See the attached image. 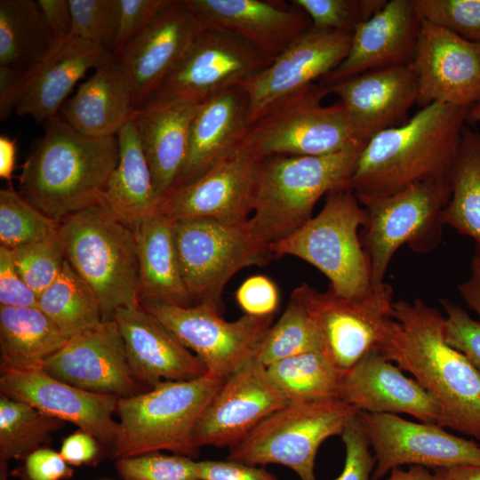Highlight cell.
Returning a JSON list of instances; mask_svg holds the SVG:
<instances>
[{
  "mask_svg": "<svg viewBox=\"0 0 480 480\" xmlns=\"http://www.w3.org/2000/svg\"><path fill=\"white\" fill-rule=\"evenodd\" d=\"M379 353L410 373L440 405L444 427L480 440V371L444 338V315L420 299L393 303Z\"/></svg>",
  "mask_w": 480,
  "mask_h": 480,
  "instance_id": "obj_1",
  "label": "cell"
},
{
  "mask_svg": "<svg viewBox=\"0 0 480 480\" xmlns=\"http://www.w3.org/2000/svg\"><path fill=\"white\" fill-rule=\"evenodd\" d=\"M469 110L433 103L407 122L378 132L342 188L353 190L362 202L421 182H449Z\"/></svg>",
  "mask_w": 480,
  "mask_h": 480,
  "instance_id": "obj_2",
  "label": "cell"
},
{
  "mask_svg": "<svg viewBox=\"0 0 480 480\" xmlns=\"http://www.w3.org/2000/svg\"><path fill=\"white\" fill-rule=\"evenodd\" d=\"M44 134L21 166L20 194L60 223L100 204L117 165L116 136L81 134L59 116L48 120Z\"/></svg>",
  "mask_w": 480,
  "mask_h": 480,
  "instance_id": "obj_3",
  "label": "cell"
},
{
  "mask_svg": "<svg viewBox=\"0 0 480 480\" xmlns=\"http://www.w3.org/2000/svg\"><path fill=\"white\" fill-rule=\"evenodd\" d=\"M368 142V141H367ZM367 142L319 156L271 155L259 159L249 223L269 246L312 218L316 202L342 188Z\"/></svg>",
  "mask_w": 480,
  "mask_h": 480,
  "instance_id": "obj_4",
  "label": "cell"
},
{
  "mask_svg": "<svg viewBox=\"0 0 480 480\" xmlns=\"http://www.w3.org/2000/svg\"><path fill=\"white\" fill-rule=\"evenodd\" d=\"M64 258L94 292L103 321L118 308L140 305L139 263L133 230L101 204L60 223Z\"/></svg>",
  "mask_w": 480,
  "mask_h": 480,
  "instance_id": "obj_5",
  "label": "cell"
},
{
  "mask_svg": "<svg viewBox=\"0 0 480 480\" xmlns=\"http://www.w3.org/2000/svg\"><path fill=\"white\" fill-rule=\"evenodd\" d=\"M225 379L206 373L197 379L162 381L130 397H119L121 433L112 458L169 451L192 459L199 454L192 437L202 413Z\"/></svg>",
  "mask_w": 480,
  "mask_h": 480,
  "instance_id": "obj_6",
  "label": "cell"
},
{
  "mask_svg": "<svg viewBox=\"0 0 480 480\" xmlns=\"http://www.w3.org/2000/svg\"><path fill=\"white\" fill-rule=\"evenodd\" d=\"M366 212L353 190L327 194L320 212L287 237L270 245L275 257L291 255L313 265L330 280V289L351 299L365 297L372 286L358 230Z\"/></svg>",
  "mask_w": 480,
  "mask_h": 480,
  "instance_id": "obj_7",
  "label": "cell"
},
{
  "mask_svg": "<svg viewBox=\"0 0 480 480\" xmlns=\"http://www.w3.org/2000/svg\"><path fill=\"white\" fill-rule=\"evenodd\" d=\"M359 412L340 397L287 403L230 447L227 459L255 466L283 465L300 480H316L315 460L320 445L340 436Z\"/></svg>",
  "mask_w": 480,
  "mask_h": 480,
  "instance_id": "obj_8",
  "label": "cell"
},
{
  "mask_svg": "<svg viewBox=\"0 0 480 480\" xmlns=\"http://www.w3.org/2000/svg\"><path fill=\"white\" fill-rule=\"evenodd\" d=\"M328 94L314 83L279 101L249 126L243 143L261 158L326 156L367 142L340 102L321 104Z\"/></svg>",
  "mask_w": 480,
  "mask_h": 480,
  "instance_id": "obj_9",
  "label": "cell"
},
{
  "mask_svg": "<svg viewBox=\"0 0 480 480\" xmlns=\"http://www.w3.org/2000/svg\"><path fill=\"white\" fill-rule=\"evenodd\" d=\"M181 275L193 301L220 312L224 287L239 270L264 266L274 258L270 246L253 232L249 220L226 224L210 219L172 223Z\"/></svg>",
  "mask_w": 480,
  "mask_h": 480,
  "instance_id": "obj_10",
  "label": "cell"
},
{
  "mask_svg": "<svg viewBox=\"0 0 480 480\" xmlns=\"http://www.w3.org/2000/svg\"><path fill=\"white\" fill-rule=\"evenodd\" d=\"M449 196V182L426 181L360 202L366 212L360 239L372 287L384 283L388 267L403 244L418 253L438 245L444 226L442 212Z\"/></svg>",
  "mask_w": 480,
  "mask_h": 480,
  "instance_id": "obj_11",
  "label": "cell"
},
{
  "mask_svg": "<svg viewBox=\"0 0 480 480\" xmlns=\"http://www.w3.org/2000/svg\"><path fill=\"white\" fill-rule=\"evenodd\" d=\"M291 297L299 300L314 321L321 352L339 372L348 371L364 356L379 352L394 322L393 288L382 283L361 299L319 292L307 283Z\"/></svg>",
  "mask_w": 480,
  "mask_h": 480,
  "instance_id": "obj_12",
  "label": "cell"
},
{
  "mask_svg": "<svg viewBox=\"0 0 480 480\" xmlns=\"http://www.w3.org/2000/svg\"><path fill=\"white\" fill-rule=\"evenodd\" d=\"M140 304L202 360L208 373L225 380L255 356L274 318L244 315L228 322L210 304Z\"/></svg>",
  "mask_w": 480,
  "mask_h": 480,
  "instance_id": "obj_13",
  "label": "cell"
},
{
  "mask_svg": "<svg viewBox=\"0 0 480 480\" xmlns=\"http://www.w3.org/2000/svg\"><path fill=\"white\" fill-rule=\"evenodd\" d=\"M272 61L240 37L204 28L149 100L201 105L217 93L240 84Z\"/></svg>",
  "mask_w": 480,
  "mask_h": 480,
  "instance_id": "obj_14",
  "label": "cell"
},
{
  "mask_svg": "<svg viewBox=\"0 0 480 480\" xmlns=\"http://www.w3.org/2000/svg\"><path fill=\"white\" fill-rule=\"evenodd\" d=\"M359 416L375 459L372 480H380L403 465L433 469L480 465V445L441 426L396 414L360 412Z\"/></svg>",
  "mask_w": 480,
  "mask_h": 480,
  "instance_id": "obj_15",
  "label": "cell"
},
{
  "mask_svg": "<svg viewBox=\"0 0 480 480\" xmlns=\"http://www.w3.org/2000/svg\"><path fill=\"white\" fill-rule=\"evenodd\" d=\"M259 159L242 142L204 175L172 189L160 212L172 223L196 219L246 222L252 212Z\"/></svg>",
  "mask_w": 480,
  "mask_h": 480,
  "instance_id": "obj_16",
  "label": "cell"
},
{
  "mask_svg": "<svg viewBox=\"0 0 480 480\" xmlns=\"http://www.w3.org/2000/svg\"><path fill=\"white\" fill-rule=\"evenodd\" d=\"M267 367L255 356L228 377L193 432V444L232 447L263 420L287 404Z\"/></svg>",
  "mask_w": 480,
  "mask_h": 480,
  "instance_id": "obj_17",
  "label": "cell"
},
{
  "mask_svg": "<svg viewBox=\"0 0 480 480\" xmlns=\"http://www.w3.org/2000/svg\"><path fill=\"white\" fill-rule=\"evenodd\" d=\"M352 33L311 28L271 64L243 81L249 97V126L275 104L320 80L346 58Z\"/></svg>",
  "mask_w": 480,
  "mask_h": 480,
  "instance_id": "obj_18",
  "label": "cell"
},
{
  "mask_svg": "<svg viewBox=\"0 0 480 480\" xmlns=\"http://www.w3.org/2000/svg\"><path fill=\"white\" fill-rule=\"evenodd\" d=\"M410 65L420 108L443 103L471 109L480 102V43L421 20Z\"/></svg>",
  "mask_w": 480,
  "mask_h": 480,
  "instance_id": "obj_19",
  "label": "cell"
},
{
  "mask_svg": "<svg viewBox=\"0 0 480 480\" xmlns=\"http://www.w3.org/2000/svg\"><path fill=\"white\" fill-rule=\"evenodd\" d=\"M0 372V394L75 424L93 436L112 457L121 433L119 421L113 418L118 396L83 390L44 370Z\"/></svg>",
  "mask_w": 480,
  "mask_h": 480,
  "instance_id": "obj_20",
  "label": "cell"
},
{
  "mask_svg": "<svg viewBox=\"0 0 480 480\" xmlns=\"http://www.w3.org/2000/svg\"><path fill=\"white\" fill-rule=\"evenodd\" d=\"M203 30L184 0H173L115 54L129 80L133 110L156 92Z\"/></svg>",
  "mask_w": 480,
  "mask_h": 480,
  "instance_id": "obj_21",
  "label": "cell"
},
{
  "mask_svg": "<svg viewBox=\"0 0 480 480\" xmlns=\"http://www.w3.org/2000/svg\"><path fill=\"white\" fill-rule=\"evenodd\" d=\"M44 371L85 391L130 397L147 391L133 377L115 320L70 338Z\"/></svg>",
  "mask_w": 480,
  "mask_h": 480,
  "instance_id": "obj_22",
  "label": "cell"
},
{
  "mask_svg": "<svg viewBox=\"0 0 480 480\" xmlns=\"http://www.w3.org/2000/svg\"><path fill=\"white\" fill-rule=\"evenodd\" d=\"M202 27L240 37L271 60L312 28L309 16L291 1L184 0Z\"/></svg>",
  "mask_w": 480,
  "mask_h": 480,
  "instance_id": "obj_23",
  "label": "cell"
},
{
  "mask_svg": "<svg viewBox=\"0 0 480 480\" xmlns=\"http://www.w3.org/2000/svg\"><path fill=\"white\" fill-rule=\"evenodd\" d=\"M339 396L359 412L404 413L444 428L441 407L434 397L376 351L340 375Z\"/></svg>",
  "mask_w": 480,
  "mask_h": 480,
  "instance_id": "obj_24",
  "label": "cell"
},
{
  "mask_svg": "<svg viewBox=\"0 0 480 480\" xmlns=\"http://www.w3.org/2000/svg\"><path fill=\"white\" fill-rule=\"evenodd\" d=\"M420 24L412 0L388 1L381 10L355 28L346 58L320 84L329 86L368 71L410 65Z\"/></svg>",
  "mask_w": 480,
  "mask_h": 480,
  "instance_id": "obj_25",
  "label": "cell"
},
{
  "mask_svg": "<svg viewBox=\"0 0 480 480\" xmlns=\"http://www.w3.org/2000/svg\"><path fill=\"white\" fill-rule=\"evenodd\" d=\"M114 320L132 373L148 390L162 381L190 380L208 373L202 360L140 304L118 308Z\"/></svg>",
  "mask_w": 480,
  "mask_h": 480,
  "instance_id": "obj_26",
  "label": "cell"
},
{
  "mask_svg": "<svg viewBox=\"0 0 480 480\" xmlns=\"http://www.w3.org/2000/svg\"><path fill=\"white\" fill-rule=\"evenodd\" d=\"M326 87L329 94L340 98L367 141L378 132L396 126L418 96L411 65L368 71Z\"/></svg>",
  "mask_w": 480,
  "mask_h": 480,
  "instance_id": "obj_27",
  "label": "cell"
},
{
  "mask_svg": "<svg viewBox=\"0 0 480 480\" xmlns=\"http://www.w3.org/2000/svg\"><path fill=\"white\" fill-rule=\"evenodd\" d=\"M114 57V53L76 37L57 43L21 83L14 101L16 114L29 116L38 123L47 122L58 116L68 93L87 70Z\"/></svg>",
  "mask_w": 480,
  "mask_h": 480,
  "instance_id": "obj_28",
  "label": "cell"
},
{
  "mask_svg": "<svg viewBox=\"0 0 480 480\" xmlns=\"http://www.w3.org/2000/svg\"><path fill=\"white\" fill-rule=\"evenodd\" d=\"M249 97L240 84L199 105L189 130L186 159L174 188L204 175L243 142L249 128Z\"/></svg>",
  "mask_w": 480,
  "mask_h": 480,
  "instance_id": "obj_29",
  "label": "cell"
},
{
  "mask_svg": "<svg viewBox=\"0 0 480 480\" xmlns=\"http://www.w3.org/2000/svg\"><path fill=\"white\" fill-rule=\"evenodd\" d=\"M199 105L152 99L132 110L134 124L153 184L162 201L174 188L188 149L189 130Z\"/></svg>",
  "mask_w": 480,
  "mask_h": 480,
  "instance_id": "obj_30",
  "label": "cell"
},
{
  "mask_svg": "<svg viewBox=\"0 0 480 480\" xmlns=\"http://www.w3.org/2000/svg\"><path fill=\"white\" fill-rule=\"evenodd\" d=\"M132 110L131 85L115 56L95 68L58 116L83 135L106 138L116 136Z\"/></svg>",
  "mask_w": 480,
  "mask_h": 480,
  "instance_id": "obj_31",
  "label": "cell"
},
{
  "mask_svg": "<svg viewBox=\"0 0 480 480\" xmlns=\"http://www.w3.org/2000/svg\"><path fill=\"white\" fill-rule=\"evenodd\" d=\"M132 230L139 263L140 303L194 306L181 275L172 223L159 211L137 223Z\"/></svg>",
  "mask_w": 480,
  "mask_h": 480,
  "instance_id": "obj_32",
  "label": "cell"
},
{
  "mask_svg": "<svg viewBox=\"0 0 480 480\" xmlns=\"http://www.w3.org/2000/svg\"><path fill=\"white\" fill-rule=\"evenodd\" d=\"M116 138L118 163L100 204L132 228L158 212L162 199L156 192L147 158L131 120L120 129Z\"/></svg>",
  "mask_w": 480,
  "mask_h": 480,
  "instance_id": "obj_33",
  "label": "cell"
},
{
  "mask_svg": "<svg viewBox=\"0 0 480 480\" xmlns=\"http://www.w3.org/2000/svg\"><path fill=\"white\" fill-rule=\"evenodd\" d=\"M56 44L37 1H0V67L12 72L17 93Z\"/></svg>",
  "mask_w": 480,
  "mask_h": 480,
  "instance_id": "obj_34",
  "label": "cell"
},
{
  "mask_svg": "<svg viewBox=\"0 0 480 480\" xmlns=\"http://www.w3.org/2000/svg\"><path fill=\"white\" fill-rule=\"evenodd\" d=\"M68 340L38 308L0 305V369L44 370Z\"/></svg>",
  "mask_w": 480,
  "mask_h": 480,
  "instance_id": "obj_35",
  "label": "cell"
},
{
  "mask_svg": "<svg viewBox=\"0 0 480 480\" xmlns=\"http://www.w3.org/2000/svg\"><path fill=\"white\" fill-rule=\"evenodd\" d=\"M449 186L442 222L472 238L480 251V132L464 128Z\"/></svg>",
  "mask_w": 480,
  "mask_h": 480,
  "instance_id": "obj_36",
  "label": "cell"
},
{
  "mask_svg": "<svg viewBox=\"0 0 480 480\" xmlns=\"http://www.w3.org/2000/svg\"><path fill=\"white\" fill-rule=\"evenodd\" d=\"M37 304L69 339L104 322L94 292L66 260L59 276L38 295Z\"/></svg>",
  "mask_w": 480,
  "mask_h": 480,
  "instance_id": "obj_37",
  "label": "cell"
},
{
  "mask_svg": "<svg viewBox=\"0 0 480 480\" xmlns=\"http://www.w3.org/2000/svg\"><path fill=\"white\" fill-rule=\"evenodd\" d=\"M65 421L0 394V460H24L44 448Z\"/></svg>",
  "mask_w": 480,
  "mask_h": 480,
  "instance_id": "obj_38",
  "label": "cell"
},
{
  "mask_svg": "<svg viewBox=\"0 0 480 480\" xmlns=\"http://www.w3.org/2000/svg\"><path fill=\"white\" fill-rule=\"evenodd\" d=\"M267 370L288 403L340 397V375L321 351L280 360Z\"/></svg>",
  "mask_w": 480,
  "mask_h": 480,
  "instance_id": "obj_39",
  "label": "cell"
},
{
  "mask_svg": "<svg viewBox=\"0 0 480 480\" xmlns=\"http://www.w3.org/2000/svg\"><path fill=\"white\" fill-rule=\"evenodd\" d=\"M312 351H321L316 324L303 305L290 297L281 317L265 335L255 357L268 367L280 360Z\"/></svg>",
  "mask_w": 480,
  "mask_h": 480,
  "instance_id": "obj_40",
  "label": "cell"
},
{
  "mask_svg": "<svg viewBox=\"0 0 480 480\" xmlns=\"http://www.w3.org/2000/svg\"><path fill=\"white\" fill-rule=\"evenodd\" d=\"M49 218L12 187L0 190V243L10 250L59 233Z\"/></svg>",
  "mask_w": 480,
  "mask_h": 480,
  "instance_id": "obj_41",
  "label": "cell"
},
{
  "mask_svg": "<svg viewBox=\"0 0 480 480\" xmlns=\"http://www.w3.org/2000/svg\"><path fill=\"white\" fill-rule=\"evenodd\" d=\"M11 251L17 271L37 296L59 276L65 261L59 233Z\"/></svg>",
  "mask_w": 480,
  "mask_h": 480,
  "instance_id": "obj_42",
  "label": "cell"
},
{
  "mask_svg": "<svg viewBox=\"0 0 480 480\" xmlns=\"http://www.w3.org/2000/svg\"><path fill=\"white\" fill-rule=\"evenodd\" d=\"M71 37L92 43L115 53L118 27L117 0H68Z\"/></svg>",
  "mask_w": 480,
  "mask_h": 480,
  "instance_id": "obj_43",
  "label": "cell"
},
{
  "mask_svg": "<svg viewBox=\"0 0 480 480\" xmlns=\"http://www.w3.org/2000/svg\"><path fill=\"white\" fill-rule=\"evenodd\" d=\"M310 18L312 28L353 33L381 10L386 0H291Z\"/></svg>",
  "mask_w": 480,
  "mask_h": 480,
  "instance_id": "obj_44",
  "label": "cell"
},
{
  "mask_svg": "<svg viewBox=\"0 0 480 480\" xmlns=\"http://www.w3.org/2000/svg\"><path fill=\"white\" fill-rule=\"evenodd\" d=\"M115 467L122 480H200L198 461L176 454L157 452L120 458Z\"/></svg>",
  "mask_w": 480,
  "mask_h": 480,
  "instance_id": "obj_45",
  "label": "cell"
},
{
  "mask_svg": "<svg viewBox=\"0 0 480 480\" xmlns=\"http://www.w3.org/2000/svg\"><path fill=\"white\" fill-rule=\"evenodd\" d=\"M422 20L480 43V0H412Z\"/></svg>",
  "mask_w": 480,
  "mask_h": 480,
  "instance_id": "obj_46",
  "label": "cell"
},
{
  "mask_svg": "<svg viewBox=\"0 0 480 480\" xmlns=\"http://www.w3.org/2000/svg\"><path fill=\"white\" fill-rule=\"evenodd\" d=\"M444 312L445 341L480 371V320L449 299L440 300Z\"/></svg>",
  "mask_w": 480,
  "mask_h": 480,
  "instance_id": "obj_47",
  "label": "cell"
},
{
  "mask_svg": "<svg viewBox=\"0 0 480 480\" xmlns=\"http://www.w3.org/2000/svg\"><path fill=\"white\" fill-rule=\"evenodd\" d=\"M345 445L342 472L333 480H372L375 459L359 413L353 417L340 434Z\"/></svg>",
  "mask_w": 480,
  "mask_h": 480,
  "instance_id": "obj_48",
  "label": "cell"
},
{
  "mask_svg": "<svg viewBox=\"0 0 480 480\" xmlns=\"http://www.w3.org/2000/svg\"><path fill=\"white\" fill-rule=\"evenodd\" d=\"M173 0H117L118 27L115 53L144 30Z\"/></svg>",
  "mask_w": 480,
  "mask_h": 480,
  "instance_id": "obj_49",
  "label": "cell"
},
{
  "mask_svg": "<svg viewBox=\"0 0 480 480\" xmlns=\"http://www.w3.org/2000/svg\"><path fill=\"white\" fill-rule=\"evenodd\" d=\"M236 300L245 315L265 316L274 315L279 293L272 280L257 275L244 281L236 292Z\"/></svg>",
  "mask_w": 480,
  "mask_h": 480,
  "instance_id": "obj_50",
  "label": "cell"
},
{
  "mask_svg": "<svg viewBox=\"0 0 480 480\" xmlns=\"http://www.w3.org/2000/svg\"><path fill=\"white\" fill-rule=\"evenodd\" d=\"M37 294L20 276L12 251L0 246V305L15 308H38Z\"/></svg>",
  "mask_w": 480,
  "mask_h": 480,
  "instance_id": "obj_51",
  "label": "cell"
},
{
  "mask_svg": "<svg viewBox=\"0 0 480 480\" xmlns=\"http://www.w3.org/2000/svg\"><path fill=\"white\" fill-rule=\"evenodd\" d=\"M11 474L20 480H68L74 470L60 453L44 447L29 454Z\"/></svg>",
  "mask_w": 480,
  "mask_h": 480,
  "instance_id": "obj_52",
  "label": "cell"
},
{
  "mask_svg": "<svg viewBox=\"0 0 480 480\" xmlns=\"http://www.w3.org/2000/svg\"><path fill=\"white\" fill-rule=\"evenodd\" d=\"M198 474L200 480H279L264 468L228 459L198 461Z\"/></svg>",
  "mask_w": 480,
  "mask_h": 480,
  "instance_id": "obj_53",
  "label": "cell"
},
{
  "mask_svg": "<svg viewBox=\"0 0 480 480\" xmlns=\"http://www.w3.org/2000/svg\"><path fill=\"white\" fill-rule=\"evenodd\" d=\"M102 451L104 448L93 436L78 429L64 439L60 453L69 466H81L97 464Z\"/></svg>",
  "mask_w": 480,
  "mask_h": 480,
  "instance_id": "obj_54",
  "label": "cell"
},
{
  "mask_svg": "<svg viewBox=\"0 0 480 480\" xmlns=\"http://www.w3.org/2000/svg\"><path fill=\"white\" fill-rule=\"evenodd\" d=\"M37 3L55 42L64 43L70 39L72 15L68 0H38Z\"/></svg>",
  "mask_w": 480,
  "mask_h": 480,
  "instance_id": "obj_55",
  "label": "cell"
},
{
  "mask_svg": "<svg viewBox=\"0 0 480 480\" xmlns=\"http://www.w3.org/2000/svg\"><path fill=\"white\" fill-rule=\"evenodd\" d=\"M458 291L467 306L480 320V251L475 250L470 264V275L459 284Z\"/></svg>",
  "mask_w": 480,
  "mask_h": 480,
  "instance_id": "obj_56",
  "label": "cell"
},
{
  "mask_svg": "<svg viewBox=\"0 0 480 480\" xmlns=\"http://www.w3.org/2000/svg\"><path fill=\"white\" fill-rule=\"evenodd\" d=\"M17 138L5 135L0 137V177L8 181L12 180L15 168Z\"/></svg>",
  "mask_w": 480,
  "mask_h": 480,
  "instance_id": "obj_57",
  "label": "cell"
},
{
  "mask_svg": "<svg viewBox=\"0 0 480 480\" xmlns=\"http://www.w3.org/2000/svg\"><path fill=\"white\" fill-rule=\"evenodd\" d=\"M438 480H480V465H458L434 469Z\"/></svg>",
  "mask_w": 480,
  "mask_h": 480,
  "instance_id": "obj_58",
  "label": "cell"
},
{
  "mask_svg": "<svg viewBox=\"0 0 480 480\" xmlns=\"http://www.w3.org/2000/svg\"><path fill=\"white\" fill-rule=\"evenodd\" d=\"M385 480H438L435 473L422 466H411L408 469L401 467L396 468L389 472Z\"/></svg>",
  "mask_w": 480,
  "mask_h": 480,
  "instance_id": "obj_59",
  "label": "cell"
},
{
  "mask_svg": "<svg viewBox=\"0 0 480 480\" xmlns=\"http://www.w3.org/2000/svg\"><path fill=\"white\" fill-rule=\"evenodd\" d=\"M468 120L471 122H480V102L469 110Z\"/></svg>",
  "mask_w": 480,
  "mask_h": 480,
  "instance_id": "obj_60",
  "label": "cell"
},
{
  "mask_svg": "<svg viewBox=\"0 0 480 480\" xmlns=\"http://www.w3.org/2000/svg\"><path fill=\"white\" fill-rule=\"evenodd\" d=\"M8 464L5 460H0V480H8Z\"/></svg>",
  "mask_w": 480,
  "mask_h": 480,
  "instance_id": "obj_61",
  "label": "cell"
}]
</instances>
